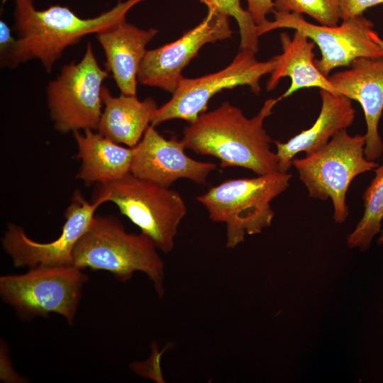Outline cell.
Here are the masks:
<instances>
[{
    "label": "cell",
    "instance_id": "cell-27",
    "mask_svg": "<svg viewBox=\"0 0 383 383\" xmlns=\"http://www.w3.org/2000/svg\"><path fill=\"white\" fill-rule=\"evenodd\" d=\"M379 243H383V230H382L381 235H380V237L379 238Z\"/></svg>",
    "mask_w": 383,
    "mask_h": 383
},
{
    "label": "cell",
    "instance_id": "cell-13",
    "mask_svg": "<svg viewBox=\"0 0 383 383\" xmlns=\"http://www.w3.org/2000/svg\"><path fill=\"white\" fill-rule=\"evenodd\" d=\"M185 149L182 140L175 135L167 139L150 125L133 148L130 172L143 181L166 188L179 179L206 183L216 165L192 159Z\"/></svg>",
    "mask_w": 383,
    "mask_h": 383
},
{
    "label": "cell",
    "instance_id": "cell-16",
    "mask_svg": "<svg viewBox=\"0 0 383 383\" xmlns=\"http://www.w3.org/2000/svg\"><path fill=\"white\" fill-rule=\"evenodd\" d=\"M321 107L319 115L309 129L302 131L287 142L274 140L278 157V171L287 172L295 156L304 152L313 153L325 146L338 132L346 130L355 119L352 100L320 89Z\"/></svg>",
    "mask_w": 383,
    "mask_h": 383
},
{
    "label": "cell",
    "instance_id": "cell-8",
    "mask_svg": "<svg viewBox=\"0 0 383 383\" xmlns=\"http://www.w3.org/2000/svg\"><path fill=\"white\" fill-rule=\"evenodd\" d=\"M109 77L88 43L78 62L65 65L46 89L48 107L54 128L66 134L97 129L102 113L103 82Z\"/></svg>",
    "mask_w": 383,
    "mask_h": 383
},
{
    "label": "cell",
    "instance_id": "cell-7",
    "mask_svg": "<svg viewBox=\"0 0 383 383\" xmlns=\"http://www.w3.org/2000/svg\"><path fill=\"white\" fill-rule=\"evenodd\" d=\"M88 281L74 265L38 266L0 277V295L24 319L57 313L72 324Z\"/></svg>",
    "mask_w": 383,
    "mask_h": 383
},
{
    "label": "cell",
    "instance_id": "cell-25",
    "mask_svg": "<svg viewBox=\"0 0 383 383\" xmlns=\"http://www.w3.org/2000/svg\"><path fill=\"white\" fill-rule=\"evenodd\" d=\"M16 39L12 35L10 27L1 20L0 21V60L4 59L9 52Z\"/></svg>",
    "mask_w": 383,
    "mask_h": 383
},
{
    "label": "cell",
    "instance_id": "cell-15",
    "mask_svg": "<svg viewBox=\"0 0 383 383\" xmlns=\"http://www.w3.org/2000/svg\"><path fill=\"white\" fill-rule=\"evenodd\" d=\"M157 33L156 28L140 29L125 18L96 34L105 54L106 70L111 72L121 94L136 96L138 74L146 46Z\"/></svg>",
    "mask_w": 383,
    "mask_h": 383
},
{
    "label": "cell",
    "instance_id": "cell-26",
    "mask_svg": "<svg viewBox=\"0 0 383 383\" xmlns=\"http://www.w3.org/2000/svg\"><path fill=\"white\" fill-rule=\"evenodd\" d=\"M370 37L372 40L379 45L381 49L383 50V40L379 37L378 34L374 30L371 31Z\"/></svg>",
    "mask_w": 383,
    "mask_h": 383
},
{
    "label": "cell",
    "instance_id": "cell-10",
    "mask_svg": "<svg viewBox=\"0 0 383 383\" xmlns=\"http://www.w3.org/2000/svg\"><path fill=\"white\" fill-rule=\"evenodd\" d=\"M272 12L274 21L257 26L258 36L279 28L302 32L318 45L321 57L315 59V64L326 77L333 69L349 66L358 57H383V50L370 37L373 23L363 15L344 19L340 26H328L309 23L302 14Z\"/></svg>",
    "mask_w": 383,
    "mask_h": 383
},
{
    "label": "cell",
    "instance_id": "cell-23",
    "mask_svg": "<svg viewBox=\"0 0 383 383\" xmlns=\"http://www.w3.org/2000/svg\"><path fill=\"white\" fill-rule=\"evenodd\" d=\"M383 4V0H340L341 19L363 15L367 9Z\"/></svg>",
    "mask_w": 383,
    "mask_h": 383
},
{
    "label": "cell",
    "instance_id": "cell-12",
    "mask_svg": "<svg viewBox=\"0 0 383 383\" xmlns=\"http://www.w3.org/2000/svg\"><path fill=\"white\" fill-rule=\"evenodd\" d=\"M229 16L208 9L202 21L177 40L147 50L141 62L138 81L172 94L182 78V70L206 43L231 37Z\"/></svg>",
    "mask_w": 383,
    "mask_h": 383
},
{
    "label": "cell",
    "instance_id": "cell-6",
    "mask_svg": "<svg viewBox=\"0 0 383 383\" xmlns=\"http://www.w3.org/2000/svg\"><path fill=\"white\" fill-rule=\"evenodd\" d=\"M366 139L365 134L351 135L343 130L322 148L292 162L310 197L331 200L333 218L338 223L345 222L349 213L346 195L353 180L379 166L365 157Z\"/></svg>",
    "mask_w": 383,
    "mask_h": 383
},
{
    "label": "cell",
    "instance_id": "cell-22",
    "mask_svg": "<svg viewBox=\"0 0 383 383\" xmlns=\"http://www.w3.org/2000/svg\"><path fill=\"white\" fill-rule=\"evenodd\" d=\"M274 10L305 13L328 26H337L341 19L340 0H274Z\"/></svg>",
    "mask_w": 383,
    "mask_h": 383
},
{
    "label": "cell",
    "instance_id": "cell-19",
    "mask_svg": "<svg viewBox=\"0 0 383 383\" xmlns=\"http://www.w3.org/2000/svg\"><path fill=\"white\" fill-rule=\"evenodd\" d=\"M101 98L104 108L97 131L118 144L135 147L151 123L158 106L152 98L139 100L136 96L121 94L113 96L103 86Z\"/></svg>",
    "mask_w": 383,
    "mask_h": 383
},
{
    "label": "cell",
    "instance_id": "cell-3",
    "mask_svg": "<svg viewBox=\"0 0 383 383\" xmlns=\"http://www.w3.org/2000/svg\"><path fill=\"white\" fill-rule=\"evenodd\" d=\"M153 241L140 233H128L113 216L96 215L72 254V265L84 270H105L121 282L136 272L152 282L157 295L165 294V264Z\"/></svg>",
    "mask_w": 383,
    "mask_h": 383
},
{
    "label": "cell",
    "instance_id": "cell-2",
    "mask_svg": "<svg viewBox=\"0 0 383 383\" xmlns=\"http://www.w3.org/2000/svg\"><path fill=\"white\" fill-rule=\"evenodd\" d=\"M145 0H127L94 18L79 17L67 6L35 9L33 0H15L14 29L18 38L1 60L2 67H15L38 60L48 72L70 46L84 37L113 27L135 5Z\"/></svg>",
    "mask_w": 383,
    "mask_h": 383
},
{
    "label": "cell",
    "instance_id": "cell-11",
    "mask_svg": "<svg viewBox=\"0 0 383 383\" xmlns=\"http://www.w3.org/2000/svg\"><path fill=\"white\" fill-rule=\"evenodd\" d=\"M103 204L101 200L89 202L77 189L65 211V221L57 238L39 243L30 238L23 227L9 223L1 238L3 248L16 267L72 265L77 243L89 228L97 208Z\"/></svg>",
    "mask_w": 383,
    "mask_h": 383
},
{
    "label": "cell",
    "instance_id": "cell-4",
    "mask_svg": "<svg viewBox=\"0 0 383 383\" xmlns=\"http://www.w3.org/2000/svg\"><path fill=\"white\" fill-rule=\"evenodd\" d=\"M292 174L277 171L252 178L230 179L210 187L196 200L213 222L226 225V248L233 249L246 235L260 233L274 216L270 203L289 186Z\"/></svg>",
    "mask_w": 383,
    "mask_h": 383
},
{
    "label": "cell",
    "instance_id": "cell-21",
    "mask_svg": "<svg viewBox=\"0 0 383 383\" xmlns=\"http://www.w3.org/2000/svg\"><path fill=\"white\" fill-rule=\"evenodd\" d=\"M208 9H215L228 16L233 17L238 23L240 35V50L257 53L259 49L257 26L250 13L240 5V0H200Z\"/></svg>",
    "mask_w": 383,
    "mask_h": 383
},
{
    "label": "cell",
    "instance_id": "cell-9",
    "mask_svg": "<svg viewBox=\"0 0 383 383\" xmlns=\"http://www.w3.org/2000/svg\"><path fill=\"white\" fill-rule=\"evenodd\" d=\"M275 65L274 56L260 62L255 53L240 50L231 64L220 71L196 78L182 77L172 98L155 111L150 125L155 127L172 119L191 123L206 112L212 96L223 89L245 85L259 94L260 79L270 74Z\"/></svg>",
    "mask_w": 383,
    "mask_h": 383
},
{
    "label": "cell",
    "instance_id": "cell-20",
    "mask_svg": "<svg viewBox=\"0 0 383 383\" xmlns=\"http://www.w3.org/2000/svg\"><path fill=\"white\" fill-rule=\"evenodd\" d=\"M374 172L375 175L362 195L363 216L347 238L350 248L368 249L373 238L380 231L383 221V164Z\"/></svg>",
    "mask_w": 383,
    "mask_h": 383
},
{
    "label": "cell",
    "instance_id": "cell-18",
    "mask_svg": "<svg viewBox=\"0 0 383 383\" xmlns=\"http://www.w3.org/2000/svg\"><path fill=\"white\" fill-rule=\"evenodd\" d=\"M291 38L287 33L280 34L282 53L275 55L276 65L267 80V90L274 89L280 79L288 77L291 85L279 98L289 96L296 91L317 87L336 94L328 77L323 75L315 64V43L299 30Z\"/></svg>",
    "mask_w": 383,
    "mask_h": 383
},
{
    "label": "cell",
    "instance_id": "cell-14",
    "mask_svg": "<svg viewBox=\"0 0 383 383\" xmlns=\"http://www.w3.org/2000/svg\"><path fill=\"white\" fill-rule=\"evenodd\" d=\"M350 68L328 76L336 94L361 105L366 121L365 157L374 161L383 153V142L378 124L383 111V57H362Z\"/></svg>",
    "mask_w": 383,
    "mask_h": 383
},
{
    "label": "cell",
    "instance_id": "cell-17",
    "mask_svg": "<svg viewBox=\"0 0 383 383\" xmlns=\"http://www.w3.org/2000/svg\"><path fill=\"white\" fill-rule=\"evenodd\" d=\"M81 165L76 178L87 186L118 180L130 173L133 148L124 147L98 131L73 133Z\"/></svg>",
    "mask_w": 383,
    "mask_h": 383
},
{
    "label": "cell",
    "instance_id": "cell-24",
    "mask_svg": "<svg viewBox=\"0 0 383 383\" xmlns=\"http://www.w3.org/2000/svg\"><path fill=\"white\" fill-rule=\"evenodd\" d=\"M248 11L257 26H259L267 19V16L274 10L273 0H247Z\"/></svg>",
    "mask_w": 383,
    "mask_h": 383
},
{
    "label": "cell",
    "instance_id": "cell-5",
    "mask_svg": "<svg viewBox=\"0 0 383 383\" xmlns=\"http://www.w3.org/2000/svg\"><path fill=\"white\" fill-rule=\"evenodd\" d=\"M96 200L116 204L158 250L166 253L172 250L187 213L185 202L177 191L143 181L131 172L118 180L96 184L91 201Z\"/></svg>",
    "mask_w": 383,
    "mask_h": 383
},
{
    "label": "cell",
    "instance_id": "cell-1",
    "mask_svg": "<svg viewBox=\"0 0 383 383\" xmlns=\"http://www.w3.org/2000/svg\"><path fill=\"white\" fill-rule=\"evenodd\" d=\"M279 101L268 99L250 118L239 108L223 102L186 126L181 140L186 148L218 159L221 167H240L257 175L277 172L278 157L271 150L272 140L264 121Z\"/></svg>",
    "mask_w": 383,
    "mask_h": 383
}]
</instances>
